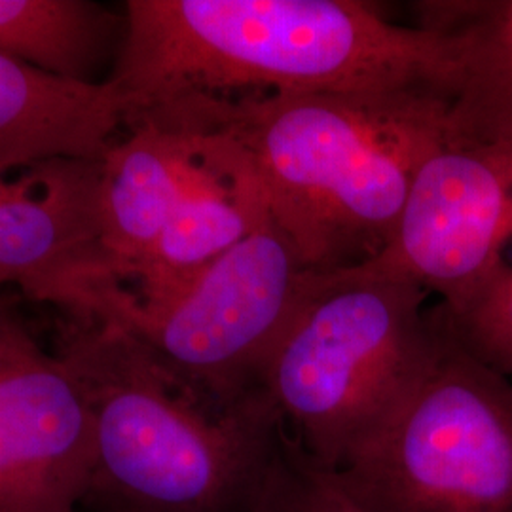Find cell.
Wrapping results in <instances>:
<instances>
[{
  "mask_svg": "<svg viewBox=\"0 0 512 512\" xmlns=\"http://www.w3.org/2000/svg\"><path fill=\"white\" fill-rule=\"evenodd\" d=\"M403 399L332 480L366 512H512V380L442 327Z\"/></svg>",
  "mask_w": 512,
  "mask_h": 512,
  "instance_id": "obj_5",
  "label": "cell"
},
{
  "mask_svg": "<svg viewBox=\"0 0 512 512\" xmlns=\"http://www.w3.org/2000/svg\"><path fill=\"white\" fill-rule=\"evenodd\" d=\"M103 162H50L0 177V285L74 317L110 319L124 285L105 245Z\"/></svg>",
  "mask_w": 512,
  "mask_h": 512,
  "instance_id": "obj_8",
  "label": "cell"
},
{
  "mask_svg": "<svg viewBox=\"0 0 512 512\" xmlns=\"http://www.w3.org/2000/svg\"><path fill=\"white\" fill-rule=\"evenodd\" d=\"M95 420L71 370L0 330V512H76L92 484Z\"/></svg>",
  "mask_w": 512,
  "mask_h": 512,
  "instance_id": "obj_9",
  "label": "cell"
},
{
  "mask_svg": "<svg viewBox=\"0 0 512 512\" xmlns=\"http://www.w3.org/2000/svg\"><path fill=\"white\" fill-rule=\"evenodd\" d=\"M247 512H366L281 433Z\"/></svg>",
  "mask_w": 512,
  "mask_h": 512,
  "instance_id": "obj_16",
  "label": "cell"
},
{
  "mask_svg": "<svg viewBox=\"0 0 512 512\" xmlns=\"http://www.w3.org/2000/svg\"><path fill=\"white\" fill-rule=\"evenodd\" d=\"M109 82L124 128L203 97L435 93L458 99V31L399 25L357 0H129Z\"/></svg>",
  "mask_w": 512,
  "mask_h": 512,
  "instance_id": "obj_2",
  "label": "cell"
},
{
  "mask_svg": "<svg viewBox=\"0 0 512 512\" xmlns=\"http://www.w3.org/2000/svg\"><path fill=\"white\" fill-rule=\"evenodd\" d=\"M55 355L95 420L97 458L82 505L247 512L283 433L266 391L224 393L93 317L65 315Z\"/></svg>",
  "mask_w": 512,
  "mask_h": 512,
  "instance_id": "obj_3",
  "label": "cell"
},
{
  "mask_svg": "<svg viewBox=\"0 0 512 512\" xmlns=\"http://www.w3.org/2000/svg\"><path fill=\"white\" fill-rule=\"evenodd\" d=\"M198 173V156L175 131L137 126L110 147L101 211L105 245L122 285L150 255Z\"/></svg>",
  "mask_w": 512,
  "mask_h": 512,
  "instance_id": "obj_11",
  "label": "cell"
},
{
  "mask_svg": "<svg viewBox=\"0 0 512 512\" xmlns=\"http://www.w3.org/2000/svg\"><path fill=\"white\" fill-rule=\"evenodd\" d=\"M512 251V135L454 126L420 165L387 247L370 262L404 275L440 306L463 304Z\"/></svg>",
  "mask_w": 512,
  "mask_h": 512,
  "instance_id": "obj_7",
  "label": "cell"
},
{
  "mask_svg": "<svg viewBox=\"0 0 512 512\" xmlns=\"http://www.w3.org/2000/svg\"><path fill=\"white\" fill-rule=\"evenodd\" d=\"M124 126L120 93L0 54V177L50 162H103Z\"/></svg>",
  "mask_w": 512,
  "mask_h": 512,
  "instance_id": "obj_10",
  "label": "cell"
},
{
  "mask_svg": "<svg viewBox=\"0 0 512 512\" xmlns=\"http://www.w3.org/2000/svg\"><path fill=\"white\" fill-rule=\"evenodd\" d=\"M429 4L423 23L456 29L463 84L454 103L463 128L512 135V0Z\"/></svg>",
  "mask_w": 512,
  "mask_h": 512,
  "instance_id": "obj_14",
  "label": "cell"
},
{
  "mask_svg": "<svg viewBox=\"0 0 512 512\" xmlns=\"http://www.w3.org/2000/svg\"><path fill=\"white\" fill-rule=\"evenodd\" d=\"M315 272L266 217L183 285L124 296L109 321L203 384L264 391V366Z\"/></svg>",
  "mask_w": 512,
  "mask_h": 512,
  "instance_id": "obj_6",
  "label": "cell"
},
{
  "mask_svg": "<svg viewBox=\"0 0 512 512\" xmlns=\"http://www.w3.org/2000/svg\"><path fill=\"white\" fill-rule=\"evenodd\" d=\"M435 93L203 97L128 128L181 133L203 162L249 192L315 270L384 251L423 160L454 126Z\"/></svg>",
  "mask_w": 512,
  "mask_h": 512,
  "instance_id": "obj_1",
  "label": "cell"
},
{
  "mask_svg": "<svg viewBox=\"0 0 512 512\" xmlns=\"http://www.w3.org/2000/svg\"><path fill=\"white\" fill-rule=\"evenodd\" d=\"M124 16L88 0H0V54L40 71L95 84L120 52Z\"/></svg>",
  "mask_w": 512,
  "mask_h": 512,
  "instance_id": "obj_13",
  "label": "cell"
},
{
  "mask_svg": "<svg viewBox=\"0 0 512 512\" xmlns=\"http://www.w3.org/2000/svg\"><path fill=\"white\" fill-rule=\"evenodd\" d=\"M198 160L196 181L150 255L124 283L126 296L165 293L183 285L268 217L249 192L222 177L200 156Z\"/></svg>",
  "mask_w": 512,
  "mask_h": 512,
  "instance_id": "obj_12",
  "label": "cell"
},
{
  "mask_svg": "<svg viewBox=\"0 0 512 512\" xmlns=\"http://www.w3.org/2000/svg\"><path fill=\"white\" fill-rule=\"evenodd\" d=\"M6 321H8V319H6V317H4L2 313H0V330H2V327H4V325H6Z\"/></svg>",
  "mask_w": 512,
  "mask_h": 512,
  "instance_id": "obj_18",
  "label": "cell"
},
{
  "mask_svg": "<svg viewBox=\"0 0 512 512\" xmlns=\"http://www.w3.org/2000/svg\"><path fill=\"white\" fill-rule=\"evenodd\" d=\"M427 291L376 262L317 270L264 366L285 435L325 471L365 442L425 365Z\"/></svg>",
  "mask_w": 512,
  "mask_h": 512,
  "instance_id": "obj_4",
  "label": "cell"
},
{
  "mask_svg": "<svg viewBox=\"0 0 512 512\" xmlns=\"http://www.w3.org/2000/svg\"><path fill=\"white\" fill-rule=\"evenodd\" d=\"M433 311L471 355L512 380V260L463 304Z\"/></svg>",
  "mask_w": 512,
  "mask_h": 512,
  "instance_id": "obj_15",
  "label": "cell"
},
{
  "mask_svg": "<svg viewBox=\"0 0 512 512\" xmlns=\"http://www.w3.org/2000/svg\"><path fill=\"white\" fill-rule=\"evenodd\" d=\"M76 512H120L112 509H103V507H92V505H82Z\"/></svg>",
  "mask_w": 512,
  "mask_h": 512,
  "instance_id": "obj_17",
  "label": "cell"
}]
</instances>
